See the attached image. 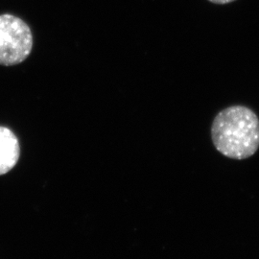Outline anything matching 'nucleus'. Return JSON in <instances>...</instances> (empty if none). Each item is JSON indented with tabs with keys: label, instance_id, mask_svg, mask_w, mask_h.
<instances>
[{
	"label": "nucleus",
	"instance_id": "obj_2",
	"mask_svg": "<svg viewBox=\"0 0 259 259\" xmlns=\"http://www.w3.org/2000/svg\"><path fill=\"white\" fill-rule=\"evenodd\" d=\"M33 48V35L27 23L11 14L0 15V65L24 62Z\"/></svg>",
	"mask_w": 259,
	"mask_h": 259
},
{
	"label": "nucleus",
	"instance_id": "obj_1",
	"mask_svg": "<svg viewBox=\"0 0 259 259\" xmlns=\"http://www.w3.org/2000/svg\"><path fill=\"white\" fill-rule=\"evenodd\" d=\"M211 139L216 150L232 159H246L259 148V119L245 106H232L220 111L211 126Z\"/></svg>",
	"mask_w": 259,
	"mask_h": 259
},
{
	"label": "nucleus",
	"instance_id": "obj_4",
	"mask_svg": "<svg viewBox=\"0 0 259 259\" xmlns=\"http://www.w3.org/2000/svg\"><path fill=\"white\" fill-rule=\"evenodd\" d=\"M210 2H212L214 4H219V5H223V4H228V3H231L233 2L235 0H208Z\"/></svg>",
	"mask_w": 259,
	"mask_h": 259
},
{
	"label": "nucleus",
	"instance_id": "obj_3",
	"mask_svg": "<svg viewBox=\"0 0 259 259\" xmlns=\"http://www.w3.org/2000/svg\"><path fill=\"white\" fill-rule=\"evenodd\" d=\"M20 155L19 139L12 130L0 126V176L17 165Z\"/></svg>",
	"mask_w": 259,
	"mask_h": 259
}]
</instances>
